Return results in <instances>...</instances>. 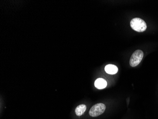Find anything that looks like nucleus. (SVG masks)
<instances>
[{
    "mask_svg": "<svg viewBox=\"0 0 158 119\" xmlns=\"http://www.w3.org/2000/svg\"><path fill=\"white\" fill-rule=\"evenodd\" d=\"M130 26L133 30L137 32H143L147 28L146 24L144 21L139 18H135L130 21Z\"/></svg>",
    "mask_w": 158,
    "mask_h": 119,
    "instance_id": "1",
    "label": "nucleus"
},
{
    "mask_svg": "<svg viewBox=\"0 0 158 119\" xmlns=\"http://www.w3.org/2000/svg\"><path fill=\"white\" fill-rule=\"evenodd\" d=\"M144 57V52L142 51L137 50L133 52L130 58L129 63L133 67L137 66L140 63Z\"/></svg>",
    "mask_w": 158,
    "mask_h": 119,
    "instance_id": "2",
    "label": "nucleus"
},
{
    "mask_svg": "<svg viewBox=\"0 0 158 119\" xmlns=\"http://www.w3.org/2000/svg\"><path fill=\"white\" fill-rule=\"evenodd\" d=\"M106 109L105 105L101 103L93 105L89 111V114L92 117H96L104 113Z\"/></svg>",
    "mask_w": 158,
    "mask_h": 119,
    "instance_id": "3",
    "label": "nucleus"
},
{
    "mask_svg": "<svg viewBox=\"0 0 158 119\" xmlns=\"http://www.w3.org/2000/svg\"><path fill=\"white\" fill-rule=\"evenodd\" d=\"M94 85L98 89H103L107 87V82L104 79H97L95 82Z\"/></svg>",
    "mask_w": 158,
    "mask_h": 119,
    "instance_id": "4",
    "label": "nucleus"
},
{
    "mask_svg": "<svg viewBox=\"0 0 158 119\" xmlns=\"http://www.w3.org/2000/svg\"><path fill=\"white\" fill-rule=\"evenodd\" d=\"M105 71L109 74H115L118 71V68L113 64H108L105 66Z\"/></svg>",
    "mask_w": 158,
    "mask_h": 119,
    "instance_id": "5",
    "label": "nucleus"
},
{
    "mask_svg": "<svg viewBox=\"0 0 158 119\" xmlns=\"http://www.w3.org/2000/svg\"><path fill=\"white\" fill-rule=\"evenodd\" d=\"M87 109V107L85 104H80L76 107L75 110L76 115L80 116L83 115Z\"/></svg>",
    "mask_w": 158,
    "mask_h": 119,
    "instance_id": "6",
    "label": "nucleus"
}]
</instances>
